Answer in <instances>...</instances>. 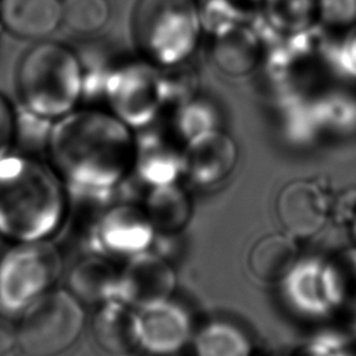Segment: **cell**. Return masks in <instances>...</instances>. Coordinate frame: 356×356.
I'll use <instances>...</instances> for the list:
<instances>
[{"mask_svg": "<svg viewBox=\"0 0 356 356\" xmlns=\"http://www.w3.org/2000/svg\"><path fill=\"white\" fill-rule=\"evenodd\" d=\"M17 346L15 323L0 314V356H8Z\"/></svg>", "mask_w": 356, "mask_h": 356, "instance_id": "cell-27", "label": "cell"}, {"mask_svg": "<svg viewBox=\"0 0 356 356\" xmlns=\"http://www.w3.org/2000/svg\"><path fill=\"white\" fill-rule=\"evenodd\" d=\"M93 337L97 346L110 356H129L139 345L136 309L120 299L100 305L95 321Z\"/></svg>", "mask_w": 356, "mask_h": 356, "instance_id": "cell-14", "label": "cell"}, {"mask_svg": "<svg viewBox=\"0 0 356 356\" xmlns=\"http://www.w3.org/2000/svg\"><path fill=\"white\" fill-rule=\"evenodd\" d=\"M316 0H268L270 18L284 29L303 26L314 11Z\"/></svg>", "mask_w": 356, "mask_h": 356, "instance_id": "cell-23", "label": "cell"}, {"mask_svg": "<svg viewBox=\"0 0 356 356\" xmlns=\"http://www.w3.org/2000/svg\"><path fill=\"white\" fill-rule=\"evenodd\" d=\"M178 132L185 138V140H191L192 138L214 129V118L211 113L200 106L186 107L179 115L177 121Z\"/></svg>", "mask_w": 356, "mask_h": 356, "instance_id": "cell-25", "label": "cell"}, {"mask_svg": "<svg viewBox=\"0 0 356 356\" xmlns=\"http://www.w3.org/2000/svg\"><path fill=\"white\" fill-rule=\"evenodd\" d=\"M289 306L307 317H325L337 309L327 259L299 257L281 281Z\"/></svg>", "mask_w": 356, "mask_h": 356, "instance_id": "cell-10", "label": "cell"}, {"mask_svg": "<svg viewBox=\"0 0 356 356\" xmlns=\"http://www.w3.org/2000/svg\"><path fill=\"white\" fill-rule=\"evenodd\" d=\"M343 68L356 78V26L349 29V35L345 39L342 51H341Z\"/></svg>", "mask_w": 356, "mask_h": 356, "instance_id": "cell-28", "label": "cell"}, {"mask_svg": "<svg viewBox=\"0 0 356 356\" xmlns=\"http://www.w3.org/2000/svg\"><path fill=\"white\" fill-rule=\"evenodd\" d=\"M257 57L254 40L243 31H235L218 39L216 46V58L218 65L234 74L248 71Z\"/></svg>", "mask_w": 356, "mask_h": 356, "instance_id": "cell-21", "label": "cell"}, {"mask_svg": "<svg viewBox=\"0 0 356 356\" xmlns=\"http://www.w3.org/2000/svg\"><path fill=\"white\" fill-rule=\"evenodd\" d=\"M132 170L147 186L177 182L182 171V150L160 135H143L135 140Z\"/></svg>", "mask_w": 356, "mask_h": 356, "instance_id": "cell-15", "label": "cell"}, {"mask_svg": "<svg viewBox=\"0 0 356 356\" xmlns=\"http://www.w3.org/2000/svg\"><path fill=\"white\" fill-rule=\"evenodd\" d=\"M236 159L234 139L214 128L186 142L182 150V171L192 182L210 186L232 172Z\"/></svg>", "mask_w": 356, "mask_h": 356, "instance_id": "cell-11", "label": "cell"}, {"mask_svg": "<svg viewBox=\"0 0 356 356\" xmlns=\"http://www.w3.org/2000/svg\"><path fill=\"white\" fill-rule=\"evenodd\" d=\"M348 228H349V234H350V238L353 241V245L356 246V216L353 217V220L350 221Z\"/></svg>", "mask_w": 356, "mask_h": 356, "instance_id": "cell-29", "label": "cell"}, {"mask_svg": "<svg viewBox=\"0 0 356 356\" xmlns=\"http://www.w3.org/2000/svg\"><path fill=\"white\" fill-rule=\"evenodd\" d=\"M63 268L50 239L15 242L0 256V309L19 314L54 288Z\"/></svg>", "mask_w": 356, "mask_h": 356, "instance_id": "cell-5", "label": "cell"}, {"mask_svg": "<svg viewBox=\"0 0 356 356\" xmlns=\"http://www.w3.org/2000/svg\"><path fill=\"white\" fill-rule=\"evenodd\" d=\"M175 285L172 266L161 254L145 250L128 257L120 270L117 299L139 310L170 300Z\"/></svg>", "mask_w": 356, "mask_h": 356, "instance_id": "cell-8", "label": "cell"}, {"mask_svg": "<svg viewBox=\"0 0 356 356\" xmlns=\"http://www.w3.org/2000/svg\"><path fill=\"white\" fill-rule=\"evenodd\" d=\"M135 139L127 124L97 110L71 111L46 138L47 163L76 199L104 202L132 170Z\"/></svg>", "mask_w": 356, "mask_h": 356, "instance_id": "cell-1", "label": "cell"}, {"mask_svg": "<svg viewBox=\"0 0 356 356\" xmlns=\"http://www.w3.org/2000/svg\"><path fill=\"white\" fill-rule=\"evenodd\" d=\"M68 196L49 163L11 152L0 160V239H50L65 220Z\"/></svg>", "mask_w": 356, "mask_h": 356, "instance_id": "cell-2", "label": "cell"}, {"mask_svg": "<svg viewBox=\"0 0 356 356\" xmlns=\"http://www.w3.org/2000/svg\"><path fill=\"white\" fill-rule=\"evenodd\" d=\"M63 22L79 33H90L102 28L108 18L106 0H64Z\"/></svg>", "mask_w": 356, "mask_h": 356, "instance_id": "cell-22", "label": "cell"}, {"mask_svg": "<svg viewBox=\"0 0 356 356\" xmlns=\"http://www.w3.org/2000/svg\"><path fill=\"white\" fill-rule=\"evenodd\" d=\"M85 312L68 291L53 288L19 313L17 346L26 356H58L82 334Z\"/></svg>", "mask_w": 356, "mask_h": 356, "instance_id": "cell-4", "label": "cell"}, {"mask_svg": "<svg viewBox=\"0 0 356 356\" xmlns=\"http://www.w3.org/2000/svg\"><path fill=\"white\" fill-rule=\"evenodd\" d=\"M156 229L145 209L131 202L106 206L93 220L88 232L90 253L131 257L153 245Z\"/></svg>", "mask_w": 356, "mask_h": 356, "instance_id": "cell-7", "label": "cell"}, {"mask_svg": "<svg viewBox=\"0 0 356 356\" xmlns=\"http://www.w3.org/2000/svg\"><path fill=\"white\" fill-rule=\"evenodd\" d=\"M320 15L325 24L338 29L356 26V0H317Z\"/></svg>", "mask_w": 356, "mask_h": 356, "instance_id": "cell-24", "label": "cell"}, {"mask_svg": "<svg viewBox=\"0 0 356 356\" xmlns=\"http://www.w3.org/2000/svg\"><path fill=\"white\" fill-rule=\"evenodd\" d=\"M353 316V320L350 323V327H349V337L352 341L356 342V314H352Z\"/></svg>", "mask_w": 356, "mask_h": 356, "instance_id": "cell-30", "label": "cell"}, {"mask_svg": "<svg viewBox=\"0 0 356 356\" xmlns=\"http://www.w3.org/2000/svg\"><path fill=\"white\" fill-rule=\"evenodd\" d=\"M334 356H356V352H353L350 348H346V349L335 353Z\"/></svg>", "mask_w": 356, "mask_h": 356, "instance_id": "cell-31", "label": "cell"}, {"mask_svg": "<svg viewBox=\"0 0 356 356\" xmlns=\"http://www.w3.org/2000/svg\"><path fill=\"white\" fill-rule=\"evenodd\" d=\"M299 260V248L292 235L268 234L252 246L248 256L250 273L263 282H281Z\"/></svg>", "mask_w": 356, "mask_h": 356, "instance_id": "cell-17", "label": "cell"}, {"mask_svg": "<svg viewBox=\"0 0 356 356\" xmlns=\"http://www.w3.org/2000/svg\"><path fill=\"white\" fill-rule=\"evenodd\" d=\"M117 270L103 254L89 253L71 267L68 274V291L81 302L103 305L118 298Z\"/></svg>", "mask_w": 356, "mask_h": 356, "instance_id": "cell-16", "label": "cell"}, {"mask_svg": "<svg viewBox=\"0 0 356 356\" xmlns=\"http://www.w3.org/2000/svg\"><path fill=\"white\" fill-rule=\"evenodd\" d=\"M63 22L60 0H0V24L13 36L39 40Z\"/></svg>", "mask_w": 356, "mask_h": 356, "instance_id": "cell-13", "label": "cell"}, {"mask_svg": "<svg viewBox=\"0 0 356 356\" xmlns=\"http://www.w3.org/2000/svg\"><path fill=\"white\" fill-rule=\"evenodd\" d=\"M246 1H254V0H246Z\"/></svg>", "mask_w": 356, "mask_h": 356, "instance_id": "cell-33", "label": "cell"}, {"mask_svg": "<svg viewBox=\"0 0 356 356\" xmlns=\"http://www.w3.org/2000/svg\"><path fill=\"white\" fill-rule=\"evenodd\" d=\"M18 134V118L15 110L0 93V160L13 152Z\"/></svg>", "mask_w": 356, "mask_h": 356, "instance_id": "cell-26", "label": "cell"}, {"mask_svg": "<svg viewBox=\"0 0 356 356\" xmlns=\"http://www.w3.org/2000/svg\"><path fill=\"white\" fill-rule=\"evenodd\" d=\"M14 85L25 113L51 122L75 107L82 92V71L70 49L40 42L21 56Z\"/></svg>", "mask_w": 356, "mask_h": 356, "instance_id": "cell-3", "label": "cell"}, {"mask_svg": "<svg viewBox=\"0 0 356 356\" xmlns=\"http://www.w3.org/2000/svg\"><path fill=\"white\" fill-rule=\"evenodd\" d=\"M195 352L196 356H250V342L235 325L214 321L196 334Z\"/></svg>", "mask_w": 356, "mask_h": 356, "instance_id": "cell-19", "label": "cell"}, {"mask_svg": "<svg viewBox=\"0 0 356 356\" xmlns=\"http://www.w3.org/2000/svg\"><path fill=\"white\" fill-rule=\"evenodd\" d=\"M150 356H160V355H150Z\"/></svg>", "mask_w": 356, "mask_h": 356, "instance_id": "cell-32", "label": "cell"}, {"mask_svg": "<svg viewBox=\"0 0 356 356\" xmlns=\"http://www.w3.org/2000/svg\"><path fill=\"white\" fill-rule=\"evenodd\" d=\"M136 318L139 345L150 355L171 356L191 339L189 316L171 300L136 310Z\"/></svg>", "mask_w": 356, "mask_h": 356, "instance_id": "cell-12", "label": "cell"}, {"mask_svg": "<svg viewBox=\"0 0 356 356\" xmlns=\"http://www.w3.org/2000/svg\"><path fill=\"white\" fill-rule=\"evenodd\" d=\"M275 213L284 231L293 238L316 235L331 216V199L313 179L286 184L275 200Z\"/></svg>", "mask_w": 356, "mask_h": 356, "instance_id": "cell-9", "label": "cell"}, {"mask_svg": "<svg viewBox=\"0 0 356 356\" xmlns=\"http://www.w3.org/2000/svg\"><path fill=\"white\" fill-rule=\"evenodd\" d=\"M197 33L199 15L193 0H142L136 8V42L161 64H174L188 56Z\"/></svg>", "mask_w": 356, "mask_h": 356, "instance_id": "cell-6", "label": "cell"}, {"mask_svg": "<svg viewBox=\"0 0 356 356\" xmlns=\"http://www.w3.org/2000/svg\"><path fill=\"white\" fill-rule=\"evenodd\" d=\"M327 267L337 309L356 314V246L328 257Z\"/></svg>", "mask_w": 356, "mask_h": 356, "instance_id": "cell-20", "label": "cell"}, {"mask_svg": "<svg viewBox=\"0 0 356 356\" xmlns=\"http://www.w3.org/2000/svg\"><path fill=\"white\" fill-rule=\"evenodd\" d=\"M142 207L156 234H175L181 231L192 214L191 199L177 182L149 186Z\"/></svg>", "mask_w": 356, "mask_h": 356, "instance_id": "cell-18", "label": "cell"}]
</instances>
